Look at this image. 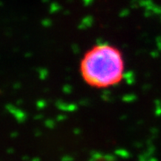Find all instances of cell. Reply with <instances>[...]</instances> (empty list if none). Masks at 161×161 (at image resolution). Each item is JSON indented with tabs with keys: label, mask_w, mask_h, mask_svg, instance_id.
Returning a JSON list of instances; mask_svg holds the SVG:
<instances>
[{
	"label": "cell",
	"mask_w": 161,
	"mask_h": 161,
	"mask_svg": "<svg viewBox=\"0 0 161 161\" xmlns=\"http://www.w3.org/2000/svg\"><path fill=\"white\" fill-rule=\"evenodd\" d=\"M125 62L117 48L110 44H98L85 53L80 63L83 81L93 88L105 89L121 82Z\"/></svg>",
	"instance_id": "cell-1"
}]
</instances>
